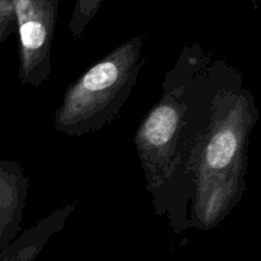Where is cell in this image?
Wrapping results in <instances>:
<instances>
[{
	"label": "cell",
	"mask_w": 261,
	"mask_h": 261,
	"mask_svg": "<svg viewBox=\"0 0 261 261\" xmlns=\"http://www.w3.org/2000/svg\"><path fill=\"white\" fill-rule=\"evenodd\" d=\"M231 68L199 43L184 46L166 74L162 96L135 132L153 211L175 234L191 228L195 166L209 134L214 98Z\"/></svg>",
	"instance_id": "1"
},
{
	"label": "cell",
	"mask_w": 261,
	"mask_h": 261,
	"mask_svg": "<svg viewBox=\"0 0 261 261\" xmlns=\"http://www.w3.org/2000/svg\"><path fill=\"white\" fill-rule=\"evenodd\" d=\"M259 120L251 92L232 66L214 98L209 134L194 172L191 228L211 231L239 205L246 191L250 137Z\"/></svg>",
	"instance_id": "2"
},
{
	"label": "cell",
	"mask_w": 261,
	"mask_h": 261,
	"mask_svg": "<svg viewBox=\"0 0 261 261\" xmlns=\"http://www.w3.org/2000/svg\"><path fill=\"white\" fill-rule=\"evenodd\" d=\"M143 36H134L87 69L66 88L55 111V129L69 137L96 133L121 111L144 65Z\"/></svg>",
	"instance_id": "3"
},
{
	"label": "cell",
	"mask_w": 261,
	"mask_h": 261,
	"mask_svg": "<svg viewBox=\"0 0 261 261\" xmlns=\"http://www.w3.org/2000/svg\"><path fill=\"white\" fill-rule=\"evenodd\" d=\"M60 0H14L18 81L38 88L51 73V48Z\"/></svg>",
	"instance_id": "4"
},
{
	"label": "cell",
	"mask_w": 261,
	"mask_h": 261,
	"mask_svg": "<svg viewBox=\"0 0 261 261\" xmlns=\"http://www.w3.org/2000/svg\"><path fill=\"white\" fill-rule=\"evenodd\" d=\"M30 178L15 161L0 160V251L23 232Z\"/></svg>",
	"instance_id": "5"
},
{
	"label": "cell",
	"mask_w": 261,
	"mask_h": 261,
	"mask_svg": "<svg viewBox=\"0 0 261 261\" xmlns=\"http://www.w3.org/2000/svg\"><path fill=\"white\" fill-rule=\"evenodd\" d=\"M76 203H66L23 231L12 244L0 251V261H35L55 234L63 231Z\"/></svg>",
	"instance_id": "6"
},
{
	"label": "cell",
	"mask_w": 261,
	"mask_h": 261,
	"mask_svg": "<svg viewBox=\"0 0 261 261\" xmlns=\"http://www.w3.org/2000/svg\"><path fill=\"white\" fill-rule=\"evenodd\" d=\"M103 0H75L73 14L69 20V31L74 40L81 38L87 25L92 22Z\"/></svg>",
	"instance_id": "7"
},
{
	"label": "cell",
	"mask_w": 261,
	"mask_h": 261,
	"mask_svg": "<svg viewBox=\"0 0 261 261\" xmlns=\"http://www.w3.org/2000/svg\"><path fill=\"white\" fill-rule=\"evenodd\" d=\"M15 31H17L15 18H8V19L0 20V43L4 42Z\"/></svg>",
	"instance_id": "8"
},
{
	"label": "cell",
	"mask_w": 261,
	"mask_h": 261,
	"mask_svg": "<svg viewBox=\"0 0 261 261\" xmlns=\"http://www.w3.org/2000/svg\"><path fill=\"white\" fill-rule=\"evenodd\" d=\"M15 18L14 0H0V20Z\"/></svg>",
	"instance_id": "9"
}]
</instances>
